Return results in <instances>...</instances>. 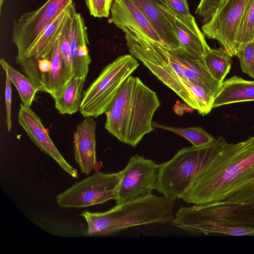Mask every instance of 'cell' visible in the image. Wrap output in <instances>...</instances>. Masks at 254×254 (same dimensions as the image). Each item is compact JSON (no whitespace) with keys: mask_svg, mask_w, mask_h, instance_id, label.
I'll return each instance as SVG.
<instances>
[{"mask_svg":"<svg viewBox=\"0 0 254 254\" xmlns=\"http://www.w3.org/2000/svg\"><path fill=\"white\" fill-rule=\"evenodd\" d=\"M181 199L193 204L254 201V135L226 142Z\"/></svg>","mask_w":254,"mask_h":254,"instance_id":"obj_1","label":"cell"},{"mask_svg":"<svg viewBox=\"0 0 254 254\" xmlns=\"http://www.w3.org/2000/svg\"><path fill=\"white\" fill-rule=\"evenodd\" d=\"M160 104L155 91L130 75L105 113V128L121 142L135 147L154 130L153 117Z\"/></svg>","mask_w":254,"mask_h":254,"instance_id":"obj_2","label":"cell"},{"mask_svg":"<svg viewBox=\"0 0 254 254\" xmlns=\"http://www.w3.org/2000/svg\"><path fill=\"white\" fill-rule=\"evenodd\" d=\"M171 224L196 235L254 236V201L181 206Z\"/></svg>","mask_w":254,"mask_h":254,"instance_id":"obj_3","label":"cell"},{"mask_svg":"<svg viewBox=\"0 0 254 254\" xmlns=\"http://www.w3.org/2000/svg\"><path fill=\"white\" fill-rule=\"evenodd\" d=\"M176 198L151 194L133 201L116 204L102 212L84 211L86 234L104 236L128 228L155 224H172Z\"/></svg>","mask_w":254,"mask_h":254,"instance_id":"obj_4","label":"cell"},{"mask_svg":"<svg viewBox=\"0 0 254 254\" xmlns=\"http://www.w3.org/2000/svg\"><path fill=\"white\" fill-rule=\"evenodd\" d=\"M226 142L219 136L208 144L192 145L178 151L171 159L159 164L156 190L165 196L181 199Z\"/></svg>","mask_w":254,"mask_h":254,"instance_id":"obj_5","label":"cell"},{"mask_svg":"<svg viewBox=\"0 0 254 254\" xmlns=\"http://www.w3.org/2000/svg\"><path fill=\"white\" fill-rule=\"evenodd\" d=\"M139 65L136 59L127 54L106 66L83 92L79 109L81 114L95 118L105 113L123 84Z\"/></svg>","mask_w":254,"mask_h":254,"instance_id":"obj_6","label":"cell"},{"mask_svg":"<svg viewBox=\"0 0 254 254\" xmlns=\"http://www.w3.org/2000/svg\"><path fill=\"white\" fill-rule=\"evenodd\" d=\"M122 30L125 33L126 44L130 55L141 61L189 107L196 110L195 103L168 63L166 48L131 29L124 28Z\"/></svg>","mask_w":254,"mask_h":254,"instance_id":"obj_7","label":"cell"},{"mask_svg":"<svg viewBox=\"0 0 254 254\" xmlns=\"http://www.w3.org/2000/svg\"><path fill=\"white\" fill-rule=\"evenodd\" d=\"M121 179L120 172H96L76 183L56 196L62 208H84L116 200Z\"/></svg>","mask_w":254,"mask_h":254,"instance_id":"obj_8","label":"cell"},{"mask_svg":"<svg viewBox=\"0 0 254 254\" xmlns=\"http://www.w3.org/2000/svg\"><path fill=\"white\" fill-rule=\"evenodd\" d=\"M73 0H47L38 8L23 13L13 22L11 40L17 49L16 60L24 56L58 13Z\"/></svg>","mask_w":254,"mask_h":254,"instance_id":"obj_9","label":"cell"},{"mask_svg":"<svg viewBox=\"0 0 254 254\" xmlns=\"http://www.w3.org/2000/svg\"><path fill=\"white\" fill-rule=\"evenodd\" d=\"M159 164L151 159L135 155L121 171L116 204L133 201L152 194L156 190Z\"/></svg>","mask_w":254,"mask_h":254,"instance_id":"obj_10","label":"cell"},{"mask_svg":"<svg viewBox=\"0 0 254 254\" xmlns=\"http://www.w3.org/2000/svg\"><path fill=\"white\" fill-rule=\"evenodd\" d=\"M249 0H223L202 26L204 34L217 40L231 57L236 56V39Z\"/></svg>","mask_w":254,"mask_h":254,"instance_id":"obj_11","label":"cell"},{"mask_svg":"<svg viewBox=\"0 0 254 254\" xmlns=\"http://www.w3.org/2000/svg\"><path fill=\"white\" fill-rule=\"evenodd\" d=\"M18 123L32 141L50 156L67 174L78 178L77 170L64 159L51 138L40 117L31 107L21 104L18 113Z\"/></svg>","mask_w":254,"mask_h":254,"instance_id":"obj_12","label":"cell"},{"mask_svg":"<svg viewBox=\"0 0 254 254\" xmlns=\"http://www.w3.org/2000/svg\"><path fill=\"white\" fill-rule=\"evenodd\" d=\"M63 33L70 46L74 77L86 79L91 62L88 48L89 41L84 18L77 12L75 3Z\"/></svg>","mask_w":254,"mask_h":254,"instance_id":"obj_13","label":"cell"},{"mask_svg":"<svg viewBox=\"0 0 254 254\" xmlns=\"http://www.w3.org/2000/svg\"><path fill=\"white\" fill-rule=\"evenodd\" d=\"M158 4L170 21L182 49L193 59H203L211 48L194 17L192 15L190 17L182 16L166 5Z\"/></svg>","mask_w":254,"mask_h":254,"instance_id":"obj_14","label":"cell"},{"mask_svg":"<svg viewBox=\"0 0 254 254\" xmlns=\"http://www.w3.org/2000/svg\"><path fill=\"white\" fill-rule=\"evenodd\" d=\"M110 12V21L119 28L131 29L142 36L163 45L159 35L148 20L132 0H113Z\"/></svg>","mask_w":254,"mask_h":254,"instance_id":"obj_15","label":"cell"},{"mask_svg":"<svg viewBox=\"0 0 254 254\" xmlns=\"http://www.w3.org/2000/svg\"><path fill=\"white\" fill-rule=\"evenodd\" d=\"M96 122L93 117H85L77 126L73 134L75 161L82 173L89 175L96 167Z\"/></svg>","mask_w":254,"mask_h":254,"instance_id":"obj_16","label":"cell"},{"mask_svg":"<svg viewBox=\"0 0 254 254\" xmlns=\"http://www.w3.org/2000/svg\"><path fill=\"white\" fill-rule=\"evenodd\" d=\"M141 10L155 31L163 45L172 51L183 50L173 26L154 0H132Z\"/></svg>","mask_w":254,"mask_h":254,"instance_id":"obj_17","label":"cell"},{"mask_svg":"<svg viewBox=\"0 0 254 254\" xmlns=\"http://www.w3.org/2000/svg\"><path fill=\"white\" fill-rule=\"evenodd\" d=\"M74 3L73 1L71 2L58 13L20 60L42 58L50 54L57 41L63 33Z\"/></svg>","mask_w":254,"mask_h":254,"instance_id":"obj_18","label":"cell"},{"mask_svg":"<svg viewBox=\"0 0 254 254\" xmlns=\"http://www.w3.org/2000/svg\"><path fill=\"white\" fill-rule=\"evenodd\" d=\"M172 52L181 65L186 81L200 86L216 96L222 83L210 75L204 65L203 59H193L183 50Z\"/></svg>","mask_w":254,"mask_h":254,"instance_id":"obj_19","label":"cell"},{"mask_svg":"<svg viewBox=\"0 0 254 254\" xmlns=\"http://www.w3.org/2000/svg\"><path fill=\"white\" fill-rule=\"evenodd\" d=\"M249 101H254V80L235 75L222 82L214 97L213 108Z\"/></svg>","mask_w":254,"mask_h":254,"instance_id":"obj_20","label":"cell"},{"mask_svg":"<svg viewBox=\"0 0 254 254\" xmlns=\"http://www.w3.org/2000/svg\"><path fill=\"white\" fill-rule=\"evenodd\" d=\"M83 77H72L60 94L54 99L55 105L63 115H72L79 111L85 81Z\"/></svg>","mask_w":254,"mask_h":254,"instance_id":"obj_21","label":"cell"},{"mask_svg":"<svg viewBox=\"0 0 254 254\" xmlns=\"http://www.w3.org/2000/svg\"><path fill=\"white\" fill-rule=\"evenodd\" d=\"M16 62L25 74L32 79L39 91L48 93L49 78L52 64L50 54L45 57L29 58Z\"/></svg>","mask_w":254,"mask_h":254,"instance_id":"obj_22","label":"cell"},{"mask_svg":"<svg viewBox=\"0 0 254 254\" xmlns=\"http://www.w3.org/2000/svg\"><path fill=\"white\" fill-rule=\"evenodd\" d=\"M0 64L5 75L16 88L22 104L31 107L37 92L39 91L38 87L31 78L11 66L3 59H0Z\"/></svg>","mask_w":254,"mask_h":254,"instance_id":"obj_23","label":"cell"},{"mask_svg":"<svg viewBox=\"0 0 254 254\" xmlns=\"http://www.w3.org/2000/svg\"><path fill=\"white\" fill-rule=\"evenodd\" d=\"M60 37L57 41L50 54L52 64L49 78L48 94L54 99L60 94L70 80L62 58Z\"/></svg>","mask_w":254,"mask_h":254,"instance_id":"obj_24","label":"cell"},{"mask_svg":"<svg viewBox=\"0 0 254 254\" xmlns=\"http://www.w3.org/2000/svg\"><path fill=\"white\" fill-rule=\"evenodd\" d=\"M203 61L210 75L222 83L230 70L232 57L221 47L211 49L204 56Z\"/></svg>","mask_w":254,"mask_h":254,"instance_id":"obj_25","label":"cell"},{"mask_svg":"<svg viewBox=\"0 0 254 254\" xmlns=\"http://www.w3.org/2000/svg\"><path fill=\"white\" fill-rule=\"evenodd\" d=\"M154 128H158L174 132L189 141L193 146L199 147L208 144L214 138L202 128L198 127L181 128L159 124L153 122Z\"/></svg>","mask_w":254,"mask_h":254,"instance_id":"obj_26","label":"cell"},{"mask_svg":"<svg viewBox=\"0 0 254 254\" xmlns=\"http://www.w3.org/2000/svg\"><path fill=\"white\" fill-rule=\"evenodd\" d=\"M196 106L199 114L205 116L213 108L215 95L205 88L187 81L181 82Z\"/></svg>","mask_w":254,"mask_h":254,"instance_id":"obj_27","label":"cell"},{"mask_svg":"<svg viewBox=\"0 0 254 254\" xmlns=\"http://www.w3.org/2000/svg\"><path fill=\"white\" fill-rule=\"evenodd\" d=\"M254 40V0H249L244 9L236 39L241 44Z\"/></svg>","mask_w":254,"mask_h":254,"instance_id":"obj_28","label":"cell"},{"mask_svg":"<svg viewBox=\"0 0 254 254\" xmlns=\"http://www.w3.org/2000/svg\"><path fill=\"white\" fill-rule=\"evenodd\" d=\"M236 56L239 59L242 71L254 79V40L240 44Z\"/></svg>","mask_w":254,"mask_h":254,"instance_id":"obj_29","label":"cell"},{"mask_svg":"<svg viewBox=\"0 0 254 254\" xmlns=\"http://www.w3.org/2000/svg\"><path fill=\"white\" fill-rule=\"evenodd\" d=\"M91 15L96 18L108 17L113 0H85Z\"/></svg>","mask_w":254,"mask_h":254,"instance_id":"obj_30","label":"cell"},{"mask_svg":"<svg viewBox=\"0 0 254 254\" xmlns=\"http://www.w3.org/2000/svg\"><path fill=\"white\" fill-rule=\"evenodd\" d=\"M61 53L62 60L70 79L74 77L72 60L71 50L68 42L63 34L61 36Z\"/></svg>","mask_w":254,"mask_h":254,"instance_id":"obj_31","label":"cell"},{"mask_svg":"<svg viewBox=\"0 0 254 254\" xmlns=\"http://www.w3.org/2000/svg\"><path fill=\"white\" fill-rule=\"evenodd\" d=\"M223 0H200L195 11L196 14L207 22Z\"/></svg>","mask_w":254,"mask_h":254,"instance_id":"obj_32","label":"cell"},{"mask_svg":"<svg viewBox=\"0 0 254 254\" xmlns=\"http://www.w3.org/2000/svg\"><path fill=\"white\" fill-rule=\"evenodd\" d=\"M164 4L170 8L176 13L185 17L192 16L190 11L187 0H163Z\"/></svg>","mask_w":254,"mask_h":254,"instance_id":"obj_33","label":"cell"},{"mask_svg":"<svg viewBox=\"0 0 254 254\" xmlns=\"http://www.w3.org/2000/svg\"><path fill=\"white\" fill-rule=\"evenodd\" d=\"M11 82L8 76L5 75V101L6 108V124L8 131L12 127L11 120V100L12 89Z\"/></svg>","mask_w":254,"mask_h":254,"instance_id":"obj_34","label":"cell"},{"mask_svg":"<svg viewBox=\"0 0 254 254\" xmlns=\"http://www.w3.org/2000/svg\"><path fill=\"white\" fill-rule=\"evenodd\" d=\"M5 0H0V13H1V10L2 8V5L4 3Z\"/></svg>","mask_w":254,"mask_h":254,"instance_id":"obj_35","label":"cell"},{"mask_svg":"<svg viewBox=\"0 0 254 254\" xmlns=\"http://www.w3.org/2000/svg\"><path fill=\"white\" fill-rule=\"evenodd\" d=\"M155 1H156L158 3H160V4H163L164 3V0H154Z\"/></svg>","mask_w":254,"mask_h":254,"instance_id":"obj_36","label":"cell"},{"mask_svg":"<svg viewBox=\"0 0 254 254\" xmlns=\"http://www.w3.org/2000/svg\"><path fill=\"white\" fill-rule=\"evenodd\" d=\"M223 0H222V1H223Z\"/></svg>","mask_w":254,"mask_h":254,"instance_id":"obj_37","label":"cell"}]
</instances>
